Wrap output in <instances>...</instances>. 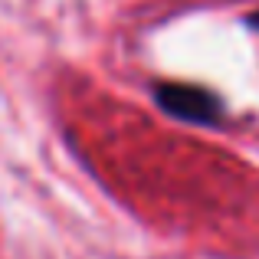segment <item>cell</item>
Listing matches in <instances>:
<instances>
[{
  "mask_svg": "<svg viewBox=\"0 0 259 259\" xmlns=\"http://www.w3.org/2000/svg\"><path fill=\"white\" fill-rule=\"evenodd\" d=\"M249 26H256V30H259V13H253V17H249Z\"/></svg>",
  "mask_w": 259,
  "mask_h": 259,
  "instance_id": "obj_2",
  "label": "cell"
},
{
  "mask_svg": "<svg viewBox=\"0 0 259 259\" xmlns=\"http://www.w3.org/2000/svg\"><path fill=\"white\" fill-rule=\"evenodd\" d=\"M158 102L164 112L184 121H197V125H213L220 118V99L194 85H161Z\"/></svg>",
  "mask_w": 259,
  "mask_h": 259,
  "instance_id": "obj_1",
  "label": "cell"
}]
</instances>
